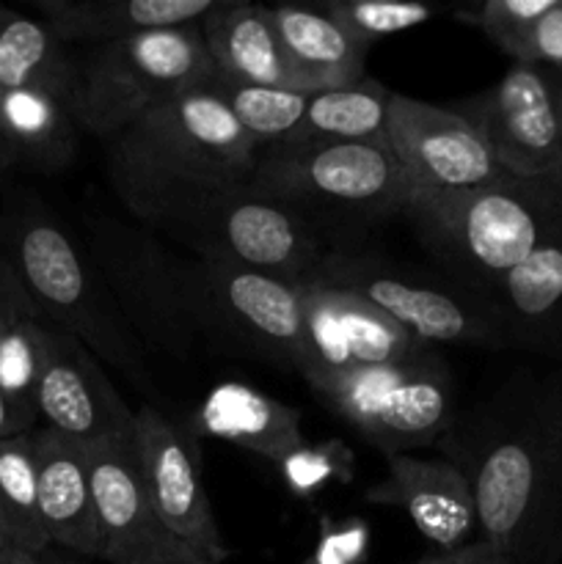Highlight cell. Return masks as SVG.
I'll use <instances>...</instances> for the list:
<instances>
[{
  "mask_svg": "<svg viewBox=\"0 0 562 564\" xmlns=\"http://www.w3.org/2000/svg\"><path fill=\"white\" fill-rule=\"evenodd\" d=\"M468 479L479 540L512 564L562 562V369L516 372L439 441Z\"/></svg>",
  "mask_w": 562,
  "mask_h": 564,
  "instance_id": "1",
  "label": "cell"
},
{
  "mask_svg": "<svg viewBox=\"0 0 562 564\" xmlns=\"http://www.w3.org/2000/svg\"><path fill=\"white\" fill-rule=\"evenodd\" d=\"M257 152L207 83L163 99L105 143V174L127 213L152 229L182 204L248 182Z\"/></svg>",
  "mask_w": 562,
  "mask_h": 564,
  "instance_id": "2",
  "label": "cell"
},
{
  "mask_svg": "<svg viewBox=\"0 0 562 564\" xmlns=\"http://www.w3.org/2000/svg\"><path fill=\"white\" fill-rule=\"evenodd\" d=\"M400 218L446 279L485 297L496 281L562 235V174L510 176L466 191L408 185Z\"/></svg>",
  "mask_w": 562,
  "mask_h": 564,
  "instance_id": "3",
  "label": "cell"
},
{
  "mask_svg": "<svg viewBox=\"0 0 562 564\" xmlns=\"http://www.w3.org/2000/svg\"><path fill=\"white\" fill-rule=\"evenodd\" d=\"M0 251L44 323L75 336L143 397H154L147 347L121 319L80 242L50 209L31 202L0 218Z\"/></svg>",
  "mask_w": 562,
  "mask_h": 564,
  "instance_id": "4",
  "label": "cell"
},
{
  "mask_svg": "<svg viewBox=\"0 0 562 564\" xmlns=\"http://www.w3.org/2000/svg\"><path fill=\"white\" fill-rule=\"evenodd\" d=\"M253 187L290 207L328 251L356 253L375 226L400 218L406 176L383 143L284 141L259 147Z\"/></svg>",
  "mask_w": 562,
  "mask_h": 564,
  "instance_id": "5",
  "label": "cell"
},
{
  "mask_svg": "<svg viewBox=\"0 0 562 564\" xmlns=\"http://www.w3.org/2000/svg\"><path fill=\"white\" fill-rule=\"evenodd\" d=\"M182 242L193 259L231 264L309 286L328 248L290 207L251 182L198 196L152 226Z\"/></svg>",
  "mask_w": 562,
  "mask_h": 564,
  "instance_id": "6",
  "label": "cell"
},
{
  "mask_svg": "<svg viewBox=\"0 0 562 564\" xmlns=\"http://www.w3.org/2000/svg\"><path fill=\"white\" fill-rule=\"evenodd\" d=\"M198 25L138 33L75 58L72 108L83 135L110 143L163 99L207 86L218 69Z\"/></svg>",
  "mask_w": 562,
  "mask_h": 564,
  "instance_id": "7",
  "label": "cell"
},
{
  "mask_svg": "<svg viewBox=\"0 0 562 564\" xmlns=\"http://www.w3.org/2000/svg\"><path fill=\"white\" fill-rule=\"evenodd\" d=\"M80 246L136 339L147 350L191 361L204 339L187 297V259L149 226L114 215L88 218Z\"/></svg>",
  "mask_w": 562,
  "mask_h": 564,
  "instance_id": "8",
  "label": "cell"
},
{
  "mask_svg": "<svg viewBox=\"0 0 562 564\" xmlns=\"http://www.w3.org/2000/svg\"><path fill=\"white\" fill-rule=\"evenodd\" d=\"M306 386L386 457L439 444L457 416L455 383L435 350L378 367L314 372Z\"/></svg>",
  "mask_w": 562,
  "mask_h": 564,
  "instance_id": "9",
  "label": "cell"
},
{
  "mask_svg": "<svg viewBox=\"0 0 562 564\" xmlns=\"http://www.w3.org/2000/svg\"><path fill=\"white\" fill-rule=\"evenodd\" d=\"M309 286L358 297L430 347L474 345L505 350L488 297L455 284L446 275L408 270L375 253L331 251Z\"/></svg>",
  "mask_w": 562,
  "mask_h": 564,
  "instance_id": "10",
  "label": "cell"
},
{
  "mask_svg": "<svg viewBox=\"0 0 562 564\" xmlns=\"http://www.w3.org/2000/svg\"><path fill=\"white\" fill-rule=\"evenodd\" d=\"M187 297L202 339L306 375L312 367L303 286L231 264L187 257Z\"/></svg>",
  "mask_w": 562,
  "mask_h": 564,
  "instance_id": "11",
  "label": "cell"
},
{
  "mask_svg": "<svg viewBox=\"0 0 562 564\" xmlns=\"http://www.w3.org/2000/svg\"><path fill=\"white\" fill-rule=\"evenodd\" d=\"M510 176L562 174L554 72L512 61L483 94L455 105Z\"/></svg>",
  "mask_w": 562,
  "mask_h": 564,
  "instance_id": "12",
  "label": "cell"
},
{
  "mask_svg": "<svg viewBox=\"0 0 562 564\" xmlns=\"http://www.w3.org/2000/svg\"><path fill=\"white\" fill-rule=\"evenodd\" d=\"M136 444L149 499L165 532L209 564L229 556L215 510L204 490L202 449L191 424H180L154 405L136 411Z\"/></svg>",
  "mask_w": 562,
  "mask_h": 564,
  "instance_id": "13",
  "label": "cell"
},
{
  "mask_svg": "<svg viewBox=\"0 0 562 564\" xmlns=\"http://www.w3.org/2000/svg\"><path fill=\"white\" fill-rule=\"evenodd\" d=\"M386 147L411 187L466 191L510 180L488 143L455 108L391 94Z\"/></svg>",
  "mask_w": 562,
  "mask_h": 564,
  "instance_id": "14",
  "label": "cell"
},
{
  "mask_svg": "<svg viewBox=\"0 0 562 564\" xmlns=\"http://www.w3.org/2000/svg\"><path fill=\"white\" fill-rule=\"evenodd\" d=\"M33 405L44 427L83 446L136 435V411L110 383L102 361L47 323Z\"/></svg>",
  "mask_w": 562,
  "mask_h": 564,
  "instance_id": "15",
  "label": "cell"
},
{
  "mask_svg": "<svg viewBox=\"0 0 562 564\" xmlns=\"http://www.w3.org/2000/svg\"><path fill=\"white\" fill-rule=\"evenodd\" d=\"M83 449H86L94 512L102 540L99 560L110 564H141L176 545L149 499L136 435L86 444Z\"/></svg>",
  "mask_w": 562,
  "mask_h": 564,
  "instance_id": "16",
  "label": "cell"
},
{
  "mask_svg": "<svg viewBox=\"0 0 562 564\" xmlns=\"http://www.w3.org/2000/svg\"><path fill=\"white\" fill-rule=\"evenodd\" d=\"M367 501L406 512L435 551L463 549L477 532L472 485L446 457H386V479L367 490Z\"/></svg>",
  "mask_w": 562,
  "mask_h": 564,
  "instance_id": "17",
  "label": "cell"
},
{
  "mask_svg": "<svg viewBox=\"0 0 562 564\" xmlns=\"http://www.w3.org/2000/svg\"><path fill=\"white\" fill-rule=\"evenodd\" d=\"M303 306H306L309 345H312V367L303 380L314 372L378 367L433 350L397 328L378 308L345 292L303 286Z\"/></svg>",
  "mask_w": 562,
  "mask_h": 564,
  "instance_id": "18",
  "label": "cell"
},
{
  "mask_svg": "<svg viewBox=\"0 0 562 564\" xmlns=\"http://www.w3.org/2000/svg\"><path fill=\"white\" fill-rule=\"evenodd\" d=\"M505 350H523L562 369V235L540 246L485 295Z\"/></svg>",
  "mask_w": 562,
  "mask_h": 564,
  "instance_id": "19",
  "label": "cell"
},
{
  "mask_svg": "<svg viewBox=\"0 0 562 564\" xmlns=\"http://www.w3.org/2000/svg\"><path fill=\"white\" fill-rule=\"evenodd\" d=\"M33 452H36L39 516L50 549H64L80 556H102L83 444L42 427L33 430Z\"/></svg>",
  "mask_w": 562,
  "mask_h": 564,
  "instance_id": "20",
  "label": "cell"
},
{
  "mask_svg": "<svg viewBox=\"0 0 562 564\" xmlns=\"http://www.w3.org/2000/svg\"><path fill=\"white\" fill-rule=\"evenodd\" d=\"M218 0H36L42 22L69 44H108L149 31L198 25Z\"/></svg>",
  "mask_w": 562,
  "mask_h": 564,
  "instance_id": "21",
  "label": "cell"
},
{
  "mask_svg": "<svg viewBox=\"0 0 562 564\" xmlns=\"http://www.w3.org/2000/svg\"><path fill=\"white\" fill-rule=\"evenodd\" d=\"M191 427L196 435H213L275 466L306 449L301 413L242 383H226L209 391L202 408L193 413Z\"/></svg>",
  "mask_w": 562,
  "mask_h": 564,
  "instance_id": "22",
  "label": "cell"
},
{
  "mask_svg": "<svg viewBox=\"0 0 562 564\" xmlns=\"http://www.w3.org/2000/svg\"><path fill=\"white\" fill-rule=\"evenodd\" d=\"M202 36L220 77L248 86L295 88L270 9L257 3L218 0L202 20Z\"/></svg>",
  "mask_w": 562,
  "mask_h": 564,
  "instance_id": "23",
  "label": "cell"
},
{
  "mask_svg": "<svg viewBox=\"0 0 562 564\" xmlns=\"http://www.w3.org/2000/svg\"><path fill=\"white\" fill-rule=\"evenodd\" d=\"M290 69L303 94L350 86L364 77L367 47L356 42L320 6H275L270 9Z\"/></svg>",
  "mask_w": 562,
  "mask_h": 564,
  "instance_id": "24",
  "label": "cell"
},
{
  "mask_svg": "<svg viewBox=\"0 0 562 564\" xmlns=\"http://www.w3.org/2000/svg\"><path fill=\"white\" fill-rule=\"evenodd\" d=\"M0 135L17 169L61 174L80 149L72 102L47 91H0Z\"/></svg>",
  "mask_w": 562,
  "mask_h": 564,
  "instance_id": "25",
  "label": "cell"
},
{
  "mask_svg": "<svg viewBox=\"0 0 562 564\" xmlns=\"http://www.w3.org/2000/svg\"><path fill=\"white\" fill-rule=\"evenodd\" d=\"M0 91H47L75 99V58L36 17L0 6Z\"/></svg>",
  "mask_w": 562,
  "mask_h": 564,
  "instance_id": "26",
  "label": "cell"
},
{
  "mask_svg": "<svg viewBox=\"0 0 562 564\" xmlns=\"http://www.w3.org/2000/svg\"><path fill=\"white\" fill-rule=\"evenodd\" d=\"M391 94H395L391 88L372 77L309 94L306 113L290 141L383 143L386 147Z\"/></svg>",
  "mask_w": 562,
  "mask_h": 564,
  "instance_id": "27",
  "label": "cell"
},
{
  "mask_svg": "<svg viewBox=\"0 0 562 564\" xmlns=\"http://www.w3.org/2000/svg\"><path fill=\"white\" fill-rule=\"evenodd\" d=\"M0 534H3L6 551L39 554L50 549L42 516H39L33 430L0 441Z\"/></svg>",
  "mask_w": 562,
  "mask_h": 564,
  "instance_id": "28",
  "label": "cell"
},
{
  "mask_svg": "<svg viewBox=\"0 0 562 564\" xmlns=\"http://www.w3.org/2000/svg\"><path fill=\"white\" fill-rule=\"evenodd\" d=\"M209 91L229 108L237 124L251 135L257 147L290 141L301 127L309 102V94L295 88L248 86L220 75L209 80Z\"/></svg>",
  "mask_w": 562,
  "mask_h": 564,
  "instance_id": "29",
  "label": "cell"
},
{
  "mask_svg": "<svg viewBox=\"0 0 562 564\" xmlns=\"http://www.w3.org/2000/svg\"><path fill=\"white\" fill-rule=\"evenodd\" d=\"M323 9L367 50L391 33L411 31L439 14L430 6L380 3V0H325Z\"/></svg>",
  "mask_w": 562,
  "mask_h": 564,
  "instance_id": "30",
  "label": "cell"
},
{
  "mask_svg": "<svg viewBox=\"0 0 562 564\" xmlns=\"http://www.w3.org/2000/svg\"><path fill=\"white\" fill-rule=\"evenodd\" d=\"M44 356V319H22L0 341V386L17 400L33 405ZM36 408V405H33Z\"/></svg>",
  "mask_w": 562,
  "mask_h": 564,
  "instance_id": "31",
  "label": "cell"
},
{
  "mask_svg": "<svg viewBox=\"0 0 562 564\" xmlns=\"http://www.w3.org/2000/svg\"><path fill=\"white\" fill-rule=\"evenodd\" d=\"M554 3L556 0H488L472 11V20L501 53L512 58L529 28Z\"/></svg>",
  "mask_w": 562,
  "mask_h": 564,
  "instance_id": "32",
  "label": "cell"
},
{
  "mask_svg": "<svg viewBox=\"0 0 562 564\" xmlns=\"http://www.w3.org/2000/svg\"><path fill=\"white\" fill-rule=\"evenodd\" d=\"M512 61L543 66L562 72V0H556L532 28L512 53Z\"/></svg>",
  "mask_w": 562,
  "mask_h": 564,
  "instance_id": "33",
  "label": "cell"
},
{
  "mask_svg": "<svg viewBox=\"0 0 562 564\" xmlns=\"http://www.w3.org/2000/svg\"><path fill=\"white\" fill-rule=\"evenodd\" d=\"M31 317H39L36 308L28 301L25 290H22L20 281H17L9 259L0 251V341H3V336L9 334L11 328H17L22 319Z\"/></svg>",
  "mask_w": 562,
  "mask_h": 564,
  "instance_id": "34",
  "label": "cell"
},
{
  "mask_svg": "<svg viewBox=\"0 0 562 564\" xmlns=\"http://www.w3.org/2000/svg\"><path fill=\"white\" fill-rule=\"evenodd\" d=\"M36 419H39L36 408L17 400V397H11L9 391L0 386V441L14 438V435H22V433H31Z\"/></svg>",
  "mask_w": 562,
  "mask_h": 564,
  "instance_id": "35",
  "label": "cell"
},
{
  "mask_svg": "<svg viewBox=\"0 0 562 564\" xmlns=\"http://www.w3.org/2000/svg\"><path fill=\"white\" fill-rule=\"evenodd\" d=\"M367 545V532H364L361 523H356V529L347 527V534L342 538H323V545H320V554L314 556V564H353L358 556L345 554L347 551H361Z\"/></svg>",
  "mask_w": 562,
  "mask_h": 564,
  "instance_id": "36",
  "label": "cell"
},
{
  "mask_svg": "<svg viewBox=\"0 0 562 564\" xmlns=\"http://www.w3.org/2000/svg\"><path fill=\"white\" fill-rule=\"evenodd\" d=\"M479 549H483V540H474V543L463 545V549L457 551H435V554L422 556V560L411 564H472L477 560Z\"/></svg>",
  "mask_w": 562,
  "mask_h": 564,
  "instance_id": "37",
  "label": "cell"
},
{
  "mask_svg": "<svg viewBox=\"0 0 562 564\" xmlns=\"http://www.w3.org/2000/svg\"><path fill=\"white\" fill-rule=\"evenodd\" d=\"M3 554L11 564H72L61 560V556L55 554V549L39 551V554H28V551H3Z\"/></svg>",
  "mask_w": 562,
  "mask_h": 564,
  "instance_id": "38",
  "label": "cell"
},
{
  "mask_svg": "<svg viewBox=\"0 0 562 564\" xmlns=\"http://www.w3.org/2000/svg\"><path fill=\"white\" fill-rule=\"evenodd\" d=\"M141 564H193V551L185 549L182 543H176V545H171L169 551H163V554L152 556V560H147Z\"/></svg>",
  "mask_w": 562,
  "mask_h": 564,
  "instance_id": "39",
  "label": "cell"
},
{
  "mask_svg": "<svg viewBox=\"0 0 562 564\" xmlns=\"http://www.w3.org/2000/svg\"><path fill=\"white\" fill-rule=\"evenodd\" d=\"M472 564H512L510 560H507L505 554H499L496 549H490L488 543H483V549H479L477 560H474Z\"/></svg>",
  "mask_w": 562,
  "mask_h": 564,
  "instance_id": "40",
  "label": "cell"
},
{
  "mask_svg": "<svg viewBox=\"0 0 562 564\" xmlns=\"http://www.w3.org/2000/svg\"><path fill=\"white\" fill-rule=\"evenodd\" d=\"M14 169H17L14 158H11V152H9V147H6L3 135H0V182H3L6 174H9V171H14Z\"/></svg>",
  "mask_w": 562,
  "mask_h": 564,
  "instance_id": "41",
  "label": "cell"
},
{
  "mask_svg": "<svg viewBox=\"0 0 562 564\" xmlns=\"http://www.w3.org/2000/svg\"><path fill=\"white\" fill-rule=\"evenodd\" d=\"M556 80V116H560V132H562V72H554Z\"/></svg>",
  "mask_w": 562,
  "mask_h": 564,
  "instance_id": "42",
  "label": "cell"
},
{
  "mask_svg": "<svg viewBox=\"0 0 562 564\" xmlns=\"http://www.w3.org/2000/svg\"><path fill=\"white\" fill-rule=\"evenodd\" d=\"M193 564H209V562L202 560V556H198V554H193Z\"/></svg>",
  "mask_w": 562,
  "mask_h": 564,
  "instance_id": "43",
  "label": "cell"
},
{
  "mask_svg": "<svg viewBox=\"0 0 562 564\" xmlns=\"http://www.w3.org/2000/svg\"><path fill=\"white\" fill-rule=\"evenodd\" d=\"M0 564H11L9 560H6V554H3V551H0Z\"/></svg>",
  "mask_w": 562,
  "mask_h": 564,
  "instance_id": "44",
  "label": "cell"
},
{
  "mask_svg": "<svg viewBox=\"0 0 562 564\" xmlns=\"http://www.w3.org/2000/svg\"><path fill=\"white\" fill-rule=\"evenodd\" d=\"M0 551H6V543H3V534H0Z\"/></svg>",
  "mask_w": 562,
  "mask_h": 564,
  "instance_id": "45",
  "label": "cell"
}]
</instances>
